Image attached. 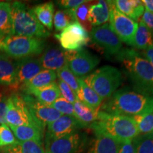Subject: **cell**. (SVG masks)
<instances>
[{
  "instance_id": "obj_27",
  "label": "cell",
  "mask_w": 153,
  "mask_h": 153,
  "mask_svg": "<svg viewBox=\"0 0 153 153\" xmlns=\"http://www.w3.org/2000/svg\"><path fill=\"white\" fill-rule=\"evenodd\" d=\"M151 45H153L152 31L140 21L137 24V28L133 38V47L145 51Z\"/></svg>"
},
{
  "instance_id": "obj_35",
  "label": "cell",
  "mask_w": 153,
  "mask_h": 153,
  "mask_svg": "<svg viewBox=\"0 0 153 153\" xmlns=\"http://www.w3.org/2000/svg\"><path fill=\"white\" fill-rule=\"evenodd\" d=\"M18 142L16 137L7 124L0 125V148L14 145Z\"/></svg>"
},
{
  "instance_id": "obj_38",
  "label": "cell",
  "mask_w": 153,
  "mask_h": 153,
  "mask_svg": "<svg viewBox=\"0 0 153 153\" xmlns=\"http://www.w3.org/2000/svg\"><path fill=\"white\" fill-rule=\"evenodd\" d=\"M86 1H87L86 0H61V1H57V4L62 9L75 10L77 7Z\"/></svg>"
},
{
  "instance_id": "obj_11",
  "label": "cell",
  "mask_w": 153,
  "mask_h": 153,
  "mask_svg": "<svg viewBox=\"0 0 153 153\" xmlns=\"http://www.w3.org/2000/svg\"><path fill=\"white\" fill-rule=\"evenodd\" d=\"M89 36L94 43L104 49L108 56L116 55L122 50L121 41L109 24L92 27Z\"/></svg>"
},
{
  "instance_id": "obj_21",
  "label": "cell",
  "mask_w": 153,
  "mask_h": 153,
  "mask_svg": "<svg viewBox=\"0 0 153 153\" xmlns=\"http://www.w3.org/2000/svg\"><path fill=\"white\" fill-rule=\"evenodd\" d=\"M114 3L116 8L120 12L133 21H137L143 16L145 10L143 1L139 0H116Z\"/></svg>"
},
{
  "instance_id": "obj_31",
  "label": "cell",
  "mask_w": 153,
  "mask_h": 153,
  "mask_svg": "<svg viewBox=\"0 0 153 153\" xmlns=\"http://www.w3.org/2000/svg\"><path fill=\"white\" fill-rule=\"evenodd\" d=\"M139 133H153V111L132 116Z\"/></svg>"
},
{
  "instance_id": "obj_40",
  "label": "cell",
  "mask_w": 153,
  "mask_h": 153,
  "mask_svg": "<svg viewBox=\"0 0 153 153\" xmlns=\"http://www.w3.org/2000/svg\"><path fill=\"white\" fill-rule=\"evenodd\" d=\"M141 22L150 29L153 31V13L145 9L143 13Z\"/></svg>"
},
{
  "instance_id": "obj_9",
  "label": "cell",
  "mask_w": 153,
  "mask_h": 153,
  "mask_svg": "<svg viewBox=\"0 0 153 153\" xmlns=\"http://www.w3.org/2000/svg\"><path fill=\"white\" fill-rule=\"evenodd\" d=\"M67 65L76 76L83 77L90 73L100 62L97 56L85 49L65 51Z\"/></svg>"
},
{
  "instance_id": "obj_2",
  "label": "cell",
  "mask_w": 153,
  "mask_h": 153,
  "mask_svg": "<svg viewBox=\"0 0 153 153\" xmlns=\"http://www.w3.org/2000/svg\"><path fill=\"white\" fill-rule=\"evenodd\" d=\"M116 60L123 64L135 90L153 96V67L135 49H122Z\"/></svg>"
},
{
  "instance_id": "obj_39",
  "label": "cell",
  "mask_w": 153,
  "mask_h": 153,
  "mask_svg": "<svg viewBox=\"0 0 153 153\" xmlns=\"http://www.w3.org/2000/svg\"><path fill=\"white\" fill-rule=\"evenodd\" d=\"M7 98L4 94L0 92V125L7 124L6 114L7 110Z\"/></svg>"
},
{
  "instance_id": "obj_8",
  "label": "cell",
  "mask_w": 153,
  "mask_h": 153,
  "mask_svg": "<svg viewBox=\"0 0 153 153\" xmlns=\"http://www.w3.org/2000/svg\"><path fill=\"white\" fill-rule=\"evenodd\" d=\"M110 9V25L121 41L133 46V38L137 28V23L120 12L116 8L114 1H107Z\"/></svg>"
},
{
  "instance_id": "obj_28",
  "label": "cell",
  "mask_w": 153,
  "mask_h": 153,
  "mask_svg": "<svg viewBox=\"0 0 153 153\" xmlns=\"http://www.w3.org/2000/svg\"><path fill=\"white\" fill-rule=\"evenodd\" d=\"M3 153H45L42 143L34 140L17 142L16 144L1 148Z\"/></svg>"
},
{
  "instance_id": "obj_43",
  "label": "cell",
  "mask_w": 153,
  "mask_h": 153,
  "mask_svg": "<svg viewBox=\"0 0 153 153\" xmlns=\"http://www.w3.org/2000/svg\"><path fill=\"white\" fill-rule=\"evenodd\" d=\"M143 3L144 4L145 9L153 13V0H143Z\"/></svg>"
},
{
  "instance_id": "obj_42",
  "label": "cell",
  "mask_w": 153,
  "mask_h": 153,
  "mask_svg": "<svg viewBox=\"0 0 153 153\" xmlns=\"http://www.w3.org/2000/svg\"><path fill=\"white\" fill-rule=\"evenodd\" d=\"M143 56L145 57V58L150 63L151 65L153 67V45H151L146 50L143 51L142 54Z\"/></svg>"
},
{
  "instance_id": "obj_1",
  "label": "cell",
  "mask_w": 153,
  "mask_h": 153,
  "mask_svg": "<svg viewBox=\"0 0 153 153\" xmlns=\"http://www.w3.org/2000/svg\"><path fill=\"white\" fill-rule=\"evenodd\" d=\"M100 108L107 114L132 117L153 111V96L121 89L116 91Z\"/></svg>"
},
{
  "instance_id": "obj_37",
  "label": "cell",
  "mask_w": 153,
  "mask_h": 153,
  "mask_svg": "<svg viewBox=\"0 0 153 153\" xmlns=\"http://www.w3.org/2000/svg\"><path fill=\"white\" fill-rule=\"evenodd\" d=\"M57 85H58L59 89H60L61 97L68 101V102L74 104L77 99L74 91L66 83H65L60 79H59L57 82Z\"/></svg>"
},
{
  "instance_id": "obj_23",
  "label": "cell",
  "mask_w": 153,
  "mask_h": 153,
  "mask_svg": "<svg viewBox=\"0 0 153 153\" xmlns=\"http://www.w3.org/2000/svg\"><path fill=\"white\" fill-rule=\"evenodd\" d=\"M77 81L79 85V91L76 95L77 99L93 109L100 108L103 101L101 97L92 89L86 85L81 78L77 77Z\"/></svg>"
},
{
  "instance_id": "obj_22",
  "label": "cell",
  "mask_w": 153,
  "mask_h": 153,
  "mask_svg": "<svg viewBox=\"0 0 153 153\" xmlns=\"http://www.w3.org/2000/svg\"><path fill=\"white\" fill-rule=\"evenodd\" d=\"M73 106L75 118L82 127L89 126L98 119L100 108L93 109L80 101L79 99H76Z\"/></svg>"
},
{
  "instance_id": "obj_4",
  "label": "cell",
  "mask_w": 153,
  "mask_h": 153,
  "mask_svg": "<svg viewBox=\"0 0 153 153\" xmlns=\"http://www.w3.org/2000/svg\"><path fill=\"white\" fill-rule=\"evenodd\" d=\"M12 18V36L45 38L50 32L38 22L33 9L24 3L14 1L11 4Z\"/></svg>"
},
{
  "instance_id": "obj_10",
  "label": "cell",
  "mask_w": 153,
  "mask_h": 153,
  "mask_svg": "<svg viewBox=\"0 0 153 153\" xmlns=\"http://www.w3.org/2000/svg\"><path fill=\"white\" fill-rule=\"evenodd\" d=\"M55 37L66 51L83 49L90 41L89 32L78 22L70 24L60 33L55 34Z\"/></svg>"
},
{
  "instance_id": "obj_36",
  "label": "cell",
  "mask_w": 153,
  "mask_h": 153,
  "mask_svg": "<svg viewBox=\"0 0 153 153\" xmlns=\"http://www.w3.org/2000/svg\"><path fill=\"white\" fill-rule=\"evenodd\" d=\"M51 106L55 110L60 112L62 115L70 116L75 118V114L74 111V106L71 103L68 102L62 97H60L53 103Z\"/></svg>"
},
{
  "instance_id": "obj_20",
  "label": "cell",
  "mask_w": 153,
  "mask_h": 153,
  "mask_svg": "<svg viewBox=\"0 0 153 153\" xmlns=\"http://www.w3.org/2000/svg\"><path fill=\"white\" fill-rule=\"evenodd\" d=\"M26 94L34 96L38 101L48 106H51L56 99L61 97L58 85L55 82L45 87L26 91Z\"/></svg>"
},
{
  "instance_id": "obj_5",
  "label": "cell",
  "mask_w": 153,
  "mask_h": 153,
  "mask_svg": "<svg viewBox=\"0 0 153 153\" xmlns=\"http://www.w3.org/2000/svg\"><path fill=\"white\" fill-rule=\"evenodd\" d=\"M81 79L102 100H107L116 92L121 84L122 74L117 68L106 65L97 69Z\"/></svg>"
},
{
  "instance_id": "obj_18",
  "label": "cell",
  "mask_w": 153,
  "mask_h": 153,
  "mask_svg": "<svg viewBox=\"0 0 153 153\" xmlns=\"http://www.w3.org/2000/svg\"><path fill=\"white\" fill-rule=\"evenodd\" d=\"M0 85L18 89L14 62L7 55L0 53Z\"/></svg>"
},
{
  "instance_id": "obj_34",
  "label": "cell",
  "mask_w": 153,
  "mask_h": 153,
  "mask_svg": "<svg viewBox=\"0 0 153 153\" xmlns=\"http://www.w3.org/2000/svg\"><path fill=\"white\" fill-rule=\"evenodd\" d=\"M91 1H87L74 10V15L76 22L81 24V26H83L88 32H90L92 29V26L88 19L89 9L91 5Z\"/></svg>"
},
{
  "instance_id": "obj_14",
  "label": "cell",
  "mask_w": 153,
  "mask_h": 153,
  "mask_svg": "<svg viewBox=\"0 0 153 153\" xmlns=\"http://www.w3.org/2000/svg\"><path fill=\"white\" fill-rule=\"evenodd\" d=\"M82 128L74 117L62 115L53 123L48 125L46 139H57L76 132Z\"/></svg>"
},
{
  "instance_id": "obj_15",
  "label": "cell",
  "mask_w": 153,
  "mask_h": 153,
  "mask_svg": "<svg viewBox=\"0 0 153 153\" xmlns=\"http://www.w3.org/2000/svg\"><path fill=\"white\" fill-rule=\"evenodd\" d=\"M18 88H22L43 70L40 61L34 57H25L14 62Z\"/></svg>"
},
{
  "instance_id": "obj_25",
  "label": "cell",
  "mask_w": 153,
  "mask_h": 153,
  "mask_svg": "<svg viewBox=\"0 0 153 153\" xmlns=\"http://www.w3.org/2000/svg\"><path fill=\"white\" fill-rule=\"evenodd\" d=\"M57 78V73L53 70H42L38 74L32 78L30 81L22 87L25 92L31 89H38L45 86L51 85L55 82Z\"/></svg>"
},
{
  "instance_id": "obj_33",
  "label": "cell",
  "mask_w": 153,
  "mask_h": 153,
  "mask_svg": "<svg viewBox=\"0 0 153 153\" xmlns=\"http://www.w3.org/2000/svg\"><path fill=\"white\" fill-rule=\"evenodd\" d=\"M57 75L58 76L59 79L62 80V82L66 83L74 91L76 96L77 95L78 91H79L77 77L72 73L67 64L63 68L57 70Z\"/></svg>"
},
{
  "instance_id": "obj_13",
  "label": "cell",
  "mask_w": 153,
  "mask_h": 153,
  "mask_svg": "<svg viewBox=\"0 0 153 153\" xmlns=\"http://www.w3.org/2000/svg\"><path fill=\"white\" fill-rule=\"evenodd\" d=\"M22 97L32 117L43 130L45 129V126L62 116L51 106L42 104L31 95L25 94Z\"/></svg>"
},
{
  "instance_id": "obj_29",
  "label": "cell",
  "mask_w": 153,
  "mask_h": 153,
  "mask_svg": "<svg viewBox=\"0 0 153 153\" xmlns=\"http://www.w3.org/2000/svg\"><path fill=\"white\" fill-rule=\"evenodd\" d=\"M0 36H12L11 4L0 1Z\"/></svg>"
},
{
  "instance_id": "obj_19",
  "label": "cell",
  "mask_w": 153,
  "mask_h": 153,
  "mask_svg": "<svg viewBox=\"0 0 153 153\" xmlns=\"http://www.w3.org/2000/svg\"><path fill=\"white\" fill-rule=\"evenodd\" d=\"M110 9L107 1H97L96 4H91L89 9L88 19L91 26H101L109 20Z\"/></svg>"
},
{
  "instance_id": "obj_44",
  "label": "cell",
  "mask_w": 153,
  "mask_h": 153,
  "mask_svg": "<svg viewBox=\"0 0 153 153\" xmlns=\"http://www.w3.org/2000/svg\"><path fill=\"white\" fill-rule=\"evenodd\" d=\"M45 153H48V152H45Z\"/></svg>"
},
{
  "instance_id": "obj_12",
  "label": "cell",
  "mask_w": 153,
  "mask_h": 153,
  "mask_svg": "<svg viewBox=\"0 0 153 153\" xmlns=\"http://www.w3.org/2000/svg\"><path fill=\"white\" fill-rule=\"evenodd\" d=\"M85 145V137L77 132L60 138H45V150L48 153H79Z\"/></svg>"
},
{
  "instance_id": "obj_32",
  "label": "cell",
  "mask_w": 153,
  "mask_h": 153,
  "mask_svg": "<svg viewBox=\"0 0 153 153\" xmlns=\"http://www.w3.org/2000/svg\"><path fill=\"white\" fill-rule=\"evenodd\" d=\"M133 143L136 153H153V133L137 136Z\"/></svg>"
},
{
  "instance_id": "obj_24",
  "label": "cell",
  "mask_w": 153,
  "mask_h": 153,
  "mask_svg": "<svg viewBox=\"0 0 153 153\" xmlns=\"http://www.w3.org/2000/svg\"><path fill=\"white\" fill-rule=\"evenodd\" d=\"M19 142L34 140L42 143L43 130L38 126H23L18 127L9 126Z\"/></svg>"
},
{
  "instance_id": "obj_3",
  "label": "cell",
  "mask_w": 153,
  "mask_h": 153,
  "mask_svg": "<svg viewBox=\"0 0 153 153\" xmlns=\"http://www.w3.org/2000/svg\"><path fill=\"white\" fill-rule=\"evenodd\" d=\"M89 127L94 133L103 134L120 143L133 141L139 135V131L131 116L109 114L99 110L97 120Z\"/></svg>"
},
{
  "instance_id": "obj_30",
  "label": "cell",
  "mask_w": 153,
  "mask_h": 153,
  "mask_svg": "<svg viewBox=\"0 0 153 153\" xmlns=\"http://www.w3.org/2000/svg\"><path fill=\"white\" fill-rule=\"evenodd\" d=\"M74 22H77L74 15V10L60 9L55 12L53 16V25L56 31H62Z\"/></svg>"
},
{
  "instance_id": "obj_16",
  "label": "cell",
  "mask_w": 153,
  "mask_h": 153,
  "mask_svg": "<svg viewBox=\"0 0 153 153\" xmlns=\"http://www.w3.org/2000/svg\"><path fill=\"white\" fill-rule=\"evenodd\" d=\"M43 70L57 71L67 64L65 51L60 47H50L45 49L38 59Z\"/></svg>"
},
{
  "instance_id": "obj_26",
  "label": "cell",
  "mask_w": 153,
  "mask_h": 153,
  "mask_svg": "<svg viewBox=\"0 0 153 153\" xmlns=\"http://www.w3.org/2000/svg\"><path fill=\"white\" fill-rule=\"evenodd\" d=\"M54 4L53 2L40 4L33 9L36 18L44 27L52 30L54 16Z\"/></svg>"
},
{
  "instance_id": "obj_7",
  "label": "cell",
  "mask_w": 153,
  "mask_h": 153,
  "mask_svg": "<svg viewBox=\"0 0 153 153\" xmlns=\"http://www.w3.org/2000/svg\"><path fill=\"white\" fill-rule=\"evenodd\" d=\"M6 122L9 126L13 127L23 126H39L32 117L22 95L18 94H14L8 97Z\"/></svg>"
},
{
  "instance_id": "obj_41",
  "label": "cell",
  "mask_w": 153,
  "mask_h": 153,
  "mask_svg": "<svg viewBox=\"0 0 153 153\" xmlns=\"http://www.w3.org/2000/svg\"><path fill=\"white\" fill-rule=\"evenodd\" d=\"M118 153H136L133 141L121 143Z\"/></svg>"
},
{
  "instance_id": "obj_17",
  "label": "cell",
  "mask_w": 153,
  "mask_h": 153,
  "mask_svg": "<svg viewBox=\"0 0 153 153\" xmlns=\"http://www.w3.org/2000/svg\"><path fill=\"white\" fill-rule=\"evenodd\" d=\"M121 143L103 134L95 133L88 153H118Z\"/></svg>"
},
{
  "instance_id": "obj_6",
  "label": "cell",
  "mask_w": 153,
  "mask_h": 153,
  "mask_svg": "<svg viewBox=\"0 0 153 153\" xmlns=\"http://www.w3.org/2000/svg\"><path fill=\"white\" fill-rule=\"evenodd\" d=\"M45 42L43 39L20 36H8L0 42V51L15 59L32 57L43 52Z\"/></svg>"
}]
</instances>
